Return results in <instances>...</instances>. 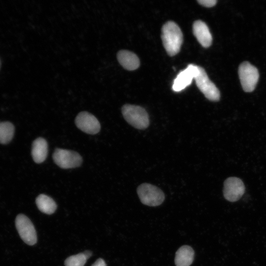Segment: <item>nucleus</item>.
<instances>
[{"instance_id": "aec40b11", "label": "nucleus", "mask_w": 266, "mask_h": 266, "mask_svg": "<svg viewBox=\"0 0 266 266\" xmlns=\"http://www.w3.org/2000/svg\"><path fill=\"white\" fill-rule=\"evenodd\" d=\"M83 254L87 259H89L92 255V252L89 250L85 251L83 252Z\"/></svg>"}, {"instance_id": "f03ea898", "label": "nucleus", "mask_w": 266, "mask_h": 266, "mask_svg": "<svg viewBox=\"0 0 266 266\" xmlns=\"http://www.w3.org/2000/svg\"><path fill=\"white\" fill-rule=\"evenodd\" d=\"M122 113L125 120L137 129H145L149 125L148 113L141 106L126 104L122 107Z\"/></svg>"}, {"instance_id": "39448f33", "label": "nucleus", "mask_w": 266, "mask_h": 266, "mask_svg": "<svg viewBox=\"0 0 266 266\" xmlns=\"http://www.w3.org/2000/svg\"><path fill=\"white\" fill-rule=\"evenodd\" d=\"M242 87L246 92H251L255 88L259 74L257 68L248 62L241 63L238 69Z\"/></svg>"}, {"instance_id": "4468645a", "label": "nucleus", "mask_w": 266, "mask_h": 266, "mask_svg": "<svg viewBox=\"0 0 266 266\" xmlns=\"http://www.w3.org/2000/svg\"><path fill=\"white\" fill-rule=\"evenodd\" d=\"M194 258V251L192 247L187 245L181 246L177 251L175 257L176 266H190Z\"/></svg>"}, {"instance_id": "9d476101", "label": "nucleus", "mask_w": 266, "mask_h": 266, "mask_svg": "<svg viewBox=\"0 0 266 266\" xmlns=\"http://www.w3.org/2000/svg\"><path fill=\"white\" fill-rule=\"evenodd\" d=\"M198 66L189 64L186 69L181 71L174 80L172 90L175 92H180L190 85L199 72Z\"/></svg>"}, {"instance_id": "7ed1b4c3", "label": "nucleus", "mask_w": 266, "mask_h": 266, "mask_svg": "<svg viewBox=\"0 0 266 266\" xmlns=\"http://www.w3.org/2000/svg\"><path fill=\"white\" fill-rule=\"evenodd\" d=\"M137 193L141 202L148 206H158L165 200L163 192L158 187L149 183L140 185L137 188Z\"/></svg>"}, {"instance_id": "dca6fc26", "label": "nucleus", "mask_w": 266, "mask_h": 266, "mask_svg": "<svg viewBox=\"0 0 266 266\" xmlns=\"http://www.w3.org/2000/svg\"><path fill=\"white\" fill-rule=\"evenodd\" d=\"M14 133V127L9 122H0V143L6 144L12 139Z\"/></svg>"}, {"instance_id": "412c9836", "label": "nucleus", "mask_w": 266, "mask_h": 266, "mask_svg": "<svg viewBox=\"0 0 266 266\" xmlns=\"http://www.w3.org/2000/svg\"></svg>"}, {"instance_id": "6ab92c4d", "label": "nucleus", "mask_w": 266, "mask_h": 266, "mask_svg": "<svg viewBox=\"0 0 266 266\" xmlns=\"http://www.w3.org/2000/svg\"><path fill=\"white\" fill-rule=\"evenodd\" d=\"M92 266H106L104 261L101 259H98Z\"/></svg>"}, {"instance_id": "423d86ee", "label": "nucleus", "mask_w": 266, "mask_h": 266, "mask_svg": "<svg viewBox=\"0 0 266 266\" xmlns=\"http://www.w3.org/2000/svg\"><path fill=\"white\" fill-rule=\"evenodd\" d=\"M53 159L57 166L65 169L78 167L82 162V158L77 152L61 148L55 150Z\"/></svg>"}, {"instance_id": "6e6552de", "label": "nucleus", "mask_w": 266, "mask_h": 266, "mask_svg": "<svg viewBox=\"0 0 266 266\" xmlns=\"http://www.w3.org/2000/svg\"><path fill=\"white\" fill-rule=\"evenodd\" d=\"M75 123L79 129L88 134H96L100 129V122L97 118L87 111L80 112L75 118Z\"/></svg>"}, {"instance_id": "2eb2a0df", "label": "nucleus", "mask_w": 266, "mask_h": 266, "mask_svg": "<svg viewBox=\"0 0 266 266\" xmlns=\"http://www.w3.org/2000/svg\"><path fill=\"white\" fill-rule=\"evenodd\" d=\"M35 202L39 210L47 214L53 213L57 208L55 201L46 195H39L36 198Z\"/></svg>"}, {"instance_id": "f257e3e1", "label": "nucleus", "mask_w": 266, "mask_h": 266, "mask_svg": "<svg viewBox=\"0 0 266 266\" xmlns=\"http://www.w3.org/2000/svg\"><path fill=\"white\" fill-rule=\"evenodd\" d=\"M161 37L163 45L169 56H173L179 52L183 34L176 23L171 21L166 22L162 27Z\"/></svg>"}, {"instance_id": "20e7f679", "label": "nucleus", "mask_w": 266, "mask_h": 266, "mask_svg": "<svg viewBox=\"0 0 266 266\" xmlns=\"http://www.w3.org/2000/svg\"><path fill=\"white\" fill-rule=\"evenodd\" d=\"M198 68L199 72L195 78L198 88L209 100L218 101L220 98L219 90L209 79L204 68L200 66Z\"/></svg>"}, {"instance_id": "1a4fd4ad", "label": "nucleus", "mask_w": 266, "mask_h": 266, "mask_svg": "<svg viewBox=\"0 0 266 266\" xmlns=\"http://www.w3.org/2000/svg\"><path fill=\"white\" fill-rule=\"evenodd\" d=\"M245 186L239 178L231 177L227 178L224 183L223 194L225 198L232 202L238 200L243 195Z\"/></svg>"}, {"instance_id": "a211bd4d", "label": "nucleus", "mask_w": 266, "mask_h": 266, "mask_svg": "<svg viewBox=\"0 0 266 266\" xmlns=\"http://www.w3.org/2000/svg\"><path fill=\"white\" fill-rule=\"evenodd\" d=\"M197 1L200 5L207 7H212L217 2L216 0H198Z\"/></svg>"}, {"instance_id": "9b49d317", "label": "nucleus", "mask_w": 266, "mask_h": 266, "mask_svg": "<svg viewBox=\"0 0 266 266\" xmlns=\"http://www.w3.org/2000/svg\"><path fill=\"white\" fill-rule=\"evenodd\" d=\"M193 31L195 36L203 47L207 48L211 45L212 35L204 22L201 20L195 21L193 25Z\"/></svg>"}, {"instance_id": "0eeeda50", "label": "nucleus", "mask_w": 266, "mask_h": 266, "mask_svg": "<svg viewBox=\"0 0 266 266\" xmlns=\"http://www.w3.org/2000/svg\"><path fill=\"white\" fill-rule=\"evenodd\" d=\"M15 226L22 239L27 244L33 245L37 241L34 227L31 220L25 215L20 214L16 218Z\"/></svg>"}, {"instance_id": "f3484780", "label": "nucleus", "mask_w": 266, "mask_h": 266, "mask_svg": "<svg viewBox=\"0 0 266 266\" xmlns=\"http://www.w3.org/2000/svg\"><path fill=\"white\" fill-rule=\"evenodd\" d=\"M87 259L83 253L68 257L65 261L66 266H84Z\"/></svg>"}, {"instance_id": "f8f14e48", "label": "nucleus", "mask_w": 266, "mask_h": 266, "mask_svg": "<svg viewBox=\"0 0 266 266\" xmlns=\"http://www.w3.org/2000/svg\"><path fill=\"white\" fill-rule=\"evenodd\" d=\"M117 58L119 64L128 70H135L140 65V61L137 55L128 50H120L117 53Z\"/></svg>"}, {"instance_id": "ddd939ff", "label": "nucleus", "mask_w": 266, "mask_h": 266, "mask_svg": "<svg viewBox=\"0 0 266 266\" xmlns=\"http://www.w3.org/2000/svg\"><path fill=\"white\" fill-rule=\"evenodd\" d=\"M48 154V144L46 140L38 137L32 144V156L33 161L37 164L43 162Z\"/></svg>"}]
</instances>
